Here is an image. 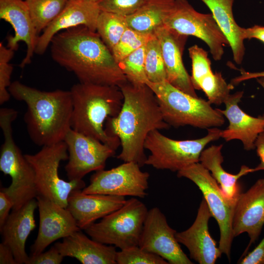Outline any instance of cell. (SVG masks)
Here are the masks:
<instances>
[{
	"mask_svg": "<svg viewBox=\"0 0 264 264\" xmlns=\"http://www.w3.org/2000/svg\"><path fill=\"white\" fill-rule=\"evenodd\" d=\"M51 56L80 83L120 88L128 81L113 54L96 31L81 25L57 33Z\"/></svg>",
	"mask_w": 264,
	"mask_h": 264,
	"instance_id": "1",
	"label": "cell"
},
{
	"mask_svg": "<svg viewBox=\"0 0 264 264\" xmlns=\"http://www.w3.org/2000/svg\"><path fill=\"white\" fill-rule=\"evenodd\" d=\"M123 102L118 115L109 118L105 125L108 134L117 136L122 149L117 158L134 162L141 167L147 159L144 143L154 130L167 129L157 98L147 85H133L128 82L119 88Z\"/></svg>",
	"mask_w": 264,
	"mask_h": 264,
	"instance_id": "2",
	"label": "cell"
},
{
	"mask_svg": "<svg viewBox=\"0 0 264 264\" xmlns=\"http://www.w3.org/2000/svg\"><path fill=\"white\" fill-rule=\"evenodd\" d=\"M11 96L24 102V121L29 136L36 145H52L64 140L71 129L73 105L70 90L43 91L19 81L8 88Z\"/></svg>",
	"mask_w": 264,
	"mask_h": 264,
	"instance_id": "3",
	"label": "cell"
},
{
	"mask_svg": "<svg viewBox=\"0 0 264 264\" xmlns=\"http://www.w3.org/2000/svg\"><path fill=\"white\" fill-rule=\"evenodd\" d=\"M70 91L73 105L71 129L116 150L120 145L119 139L108 134L104 125L121 110L123 96L120 88L80 82L73 85Z\"/></svg>",
	"mask_w": 264,
	"mask_h": 264,
	"instance_id": "4",
	"label": "cell"
},
{
	"mask_svg": "<svg viewBox=\"0 0 264 264\" xmlns=\"http://www.w3.org/2000/svg\"><path fill=\"white\" fill-rule=\"evenodd\" d=\"M146 84L154 91L163 119L170 126L208 129L220 127L225 122L223 115L208 101L186 93L167 80L156 83L147 81Z\"/></svg>",
	"mask_w": 264,
	"mask_h": 264,
	"instance_id": "5",
	"label": "cell"
},
{
	"mask_svg": "<svg viewBox=\"0 0 264 264\" xmlns=\"http://www.w3.org/2000/svg\"><path fill=\"white\" fill-rule=\"evenodd\" d=\"M207 131L204 137L184 140L170 138L159 130L151 132L144 143L145 149L150 153L145 165L158 170L177 172L191 164L199 162L200 154L205 146L221 137L222 130L218 127Z\"/></svg>",
	"mask_w": 264,
	"mask_h": 264,
	"instance_id": "6",
	"label": "cell"
},
{
	"mask_svg": "<svg viewBox=\"0 0 264 264\" xmlns=\"http://www.w3.org/2000/svg\"><path fill=\"white\" fill-rule=\"evenodd\" d=\"M148 212L143 202L132 198L84 230L93 240L120 250L138 245Z\"/></svg>",
	"mask_w": 264,
	"mask_h": 264,
	"instance_id": "7",
	"label": "cell"
},
{
	"mask_svg": "<svg viewBox=\"0 0 264 264\" xmlns=\"http://www.w3.org/2000/svg\"><path fill=\"white\" fill-rule=\"evenodd\" d=\"M24 156L34 171L38 196L66 208L70 193L86 187L83 179L66 181L60 177V164L68 158L67 145L64 141L43 146L37 153Z\"/></svg>",
	"mask_w": 264,
	"mask_h": 264,
	"instance_id": "8",
	"label": "cell"
},
{
	"mask_svg": "<svg viewBox=\"0 0 264 264\" xmlns=\"http://www.w3.org/2000/svg\"><path fill=\"white\" fill-rule=\"evenodd\" d=\"M177 176L191 180L201 191L212 216L219 227V247L230 261L231 245L234 238L232 221L235 205L226 199L216 180L200 162L193 163L178 171Z\"/></svg>",
	"mask_w": 264,
	"mask_h": 264,
	"instance_id": "9",
	"label": "cell"
},
{
	"mask_svg": "<svg viewBox=\"0 0 264 264\" xmlns=\"http://www.w3.org/2000/svg\"><path fill=\"white\" fill-rule=\"evenodd\" d=\"M164 25L180 34L195 36L203 41L216 61L222 59L224 48L229 45L212 14L198 12L187 0H175L174 7Z\"/></svg>",
	"mask_w": 264,
	"mask_h": 264,
	"instance_id": "10",
	"label": "cell"
},
{
	"mask_svg": "<svg viewBox=\"0 0 264 264\" xmlns=\"http://www.w3.org/2000/svg\"><path fill=\"white\" fill-rule=\"evenodd\" d=\"M134 162H125L110 170L96 171L90 183L82 189L86 194L144 198L148 195L149 174Z\"/></svg>",
	"mask_w": 264,
	"mask_h": 264,
	"instance_id": "11",
	"label": "cell"
},
{
	"mask_svg": "<svg viewBox=\"0 0 264 264\" xmlns=\"http://www.w3.org/2000/svg\"><path fill=\"white\" fill-rule=\"evenodd\" d=\"M0 170L12 178L10 185L0 190L11 199L12 210L19 209L37 197L34 171L13 138L5 139L1 146Z\"/></svg>",
	"mask_w": 264,
	"mask_h": 264,
	"instance_id": "12",
	"label": "cell"
},
{
	"mask_svg": "<svg viewBox=\"0 0 264 264\" xmlns=\"http://www.w3.org/2000/svg\"><path fill=\"white\" fill-rule=\"evenodd\" d=\"M64 141L68 154L65 167L68 180H80L91 172L104 169L108 159L115 153L110 145L72 129Z\"/></svg>",
	"mask_w": 264,
	"mask_h": 264,
	"instance_id": "13",
	"label": "cell"
},
{
	"mask_svg": "<svg viewBox=\"0 0 264 264\" xmlns=\"http://www.w3.org/2000/svg\"><path fill=\"white\" fill-rule=\"evenodd\" d=\"M176 230L169 225L165 215L154 207L148 210L138 246L157 255L170 264H192L177 241Z\"/></svg>",
	"mask_w": 264,
	"mask_h": 264,
	"instance_id": "14",
	"label": "cell"
},
{
	"mask_svg": "<svg viewBox=\"0 0 264 264\" xmlns=\"http://www.w3.org/2000/svg\"><path fill=\"white\" fill-rule=\"evenodd\" d=\"M40 222L37 237L31 245V255L38 254L55 241L81 230L66 208L41 196L36 198Z\"/></svg>",
	"mask_w": 264,
	"mask_h": 264,
	"instance_id": "15",
	"label": "cell"
},
{
	"mask_svg": "<svg viewBox=\"0 0 264 264\" xmlns=\"http://www.w3.org/2000/svg\"><path fill=\"white\" fill-rule=\"evenodd\" d=\"M264 225V179H258L246 192L241 193L234 206L232 228L234 237L247 233L251 245L259 238Z\"/></svg>",
	"mask_w": 264,
	"mask_h": 264,
	"instance_id": "16",
	"label": "cell"
},
{
	"mask_svg": "<svg viewBox=\"0 0 264 264\" xmlns=\"http://www.w3.org/2000/svg\"><path fill=\"white\" fill-rule=\"evenodd\" d=\"M101 11L97 3L90 0H68L62 12L39 36L35 53L43 54L54 36L69 28L84 25L96 31Z\"/></svg>",
	"mask_w": 264,
	"mask_h": 264,
	"instance_id": "17",
	"label": "cell"
},
{
	"mask_svg": "<svg viewBox=\"0 0 264 264\" xmlns=\"http://www.w3.org/2000/svg\"><path fill=\"white\" fill-rule=\"evenodd\" d=\"M166 73V80L175 87L195 97H198L182 60L187 36L179 34L163 25L155 29Z\"/></svg>",
	"mask_w": 264,
	"mask_h": 264,
	"instance_id": "18",
	"label": "cell"
},
{
	"mask_svg": "<svg viewBox=\"0 0 264 264\" xmlns=\"http://www.w3.org/2000/svg\"><path fill=\"white\" fill-rule=\"evenodd\" d=\"M212 217L207 203L203 198L192 225L176 234L178 242L188 249L190 258L199 264H214L222 254L209 231L208 222Z\"/></svg>",
	"mask_w": 264,
	"mask_h": 264,
	"instance_id": "19",
	"label": "cell"
},
{
	"mask_svg": "<svg viewBox=\"0 0 264 264\" xmlns=\"http://www.w3.org/2000/svg\"><path fill=\"white\" fill-rule=\"evenodd\" d=\"M0 18L8 22L14 31V35L7 38V46L16 51L20 42L26 45L25 56L20 64L23 68L31 62L39 36L25 1L0 0Z\"/></svg>",
	"mask_w": 264,
	"mask_h": 264,
	"instance_id": "20",
	"label": "cell"
},
{
	"mask_svg": "<svg viewBox=\"0 0 264 264\" xmlns=\"http://www.w3.org/2000/svg\"><path fill=\"white\" fill-rule=\"evenodd\" d=\"M243 94V91H237L230 94L224 103L225 110L218 109L229 121L228 127L221 132V137L226 141L240 140L244 149L250 151L255 149L258 136L264 132V115L255 117L244 112L239 106Z\"/></svg>",
	"mask_w": 264,
	"mask_h": 264,
	"instance_id": "21",
	"label": "cell"
},
{
	"mask_svg": "<svg viewBox=\"0 0 264 264\" xmlns=\"http://www.w3.org/2000/svg\"><path fill=\"white\" fill-rule=\"evenodd\" d=\"M126 201L125 197L86 194L82 190H76L69 195L66 208L77 226L85 230L97 220L120 208Z\"/></svg>",
	"mask_w": 264,
	"mask_h": 264,
	"instance_id": "22",
	"label": "cell"
},
{
	"mask_svg": "<svg viewBox=\"0 0 264 264\" xmlns=\"http://www.w3.org/2000/svg\"><path fill=\"white\" fill-rule=\"evenodd\" d=\"M37 207V200L34 198L19 209L12 210L0 228L2 242L12 249L18 264H26L28 260L25 243L28 236L36 227L34 212Z\"/></svg>",
	"mask_w": 264,
	"mask_h": 264,
	"instance_id": "23",
	"label": "cell"
},
{
	"mask_svg": "<svg viewBox=\"0 0 264 264\" xmlns=\"http://www.w3.org/2000/svg\"><path fill=\"white\" fill-rule=\"evenodd\" d=\"M54 245L64 257L75 258L83 264H116L114 246L89 239L81 230Z\"/></svg>",
	"mask_w": 264,
	"mask_h": 264,
	"instance_id": "24",
	"label": "cell"
},
{
	"mask_svg": "<svg viewBox=\"0 0 264 264\" xmlns=\"http://www.w3.org/2000/svg\"><path fill=\"white\" fill-rule=\"evenodd\" d=\"M222 144L211 146L204 149L202 152L199 162L207 169L212 176L220 184V189L230 203L235 205L241 193L238 180L242 176L248 173L254 172L253 168L242 165L239 172L233 175L227 172L223 168L221 164L223 157L221 154Z\"/></svg>",
	"mask_w": 264,
	"mask_h": 264,
	"instance_id": "25",
	"label": "cell"
},
{
	"mask_svg": "<svg viewBox=\"0 0 264 264\" xmlns=\"http://www.w3.org/2000/svg\"><path fill=\"white\" fill-rule=\"evenodd\" d=\"M208 7L217 24L227 39L233 60L241 65L243 60L245 48L243 28L239 26L233 13L235 0H200Z\"/></svg>",
	"mask_w": 264,
	"mask_h": 264,
	"instance_id": "26",
	"label": "cell"
},
{
	"mask_svg": "<svg viewBox=\"0 0 264 264\" xmlns=\"http://www.w3.org/2000/svg\"><path fill=\"white\" fill-rule=\"evenodd\" d=\"M175 0H148L133 14L126 17L128 27L140 32L153 34L164 25L172 11Z\"/></svg>",
	"mask_w": 264,
	"mask_h": 264,
	"instance_id": "27",
	"label": "cell"
},
{
	"mask_svg": "<svg viewBox=\"0 0 264 264\" xmlns=\"http://www.w3.org/2000/svg\"><path fill=\"white\" fill-rule=\"evenodd\" d=\"M128 27L126 17L101 11L97 21L96 32L111 51Z\"/></svg>",
	"mask_w": 264,
	"mask_h": 264,
	"instance_id": "28",
	"label": "cell"
},
{
	"mask_svg": "<svg viewBox=\"0 0 264 264\" xmlns=\"http://www.w3.org/2000/svg\"><path fill=\"white\" fill-rule=\"evenodd\" d=\"M68 0H25L38 34L54 20Z\"/></svg>",
	"mask_w": 264,
	"mask_h": 264,
	"instance_id": "29",
	"label": "cell"
},
{
	"mask_svg": "<svg viewBox=\"0 0 264 264\" xmlns=\"http://www.w3.org/2000/svg\"><path fill=\"white\" fill-rule=\"evenodd\" d=\"M145 69L148 81L166 80V73L159 41L154 34L145 45Z\"/></svg>",
	"mask_w": 264,
	"mask_h": 264,
	"instance_id": "30",
	"label": "cell"
},
{
	"mask_svg": "<svg viewBox=\"0 0 264 264\" xmlns=\"http://www.w3.org/2000/svg\"><path fill=\"white\" fill-rule=\"evenodd\" d=\"M145 45L129 54L118 63L128 82L146 84L148 81L145 69Z\"/></svg>",
	"mask_w": 264,
	"mask_h": 264,
	"instance_id": "31",
	"label": "cell"
},
{
	"mask_svg": "<svg viewBox=\"0 0 264 264\" xmlns=\"http://www.w3.org/2000/svg\"><path fill=\"white\" fill-rule=\"evenodd\" d=\"M211 104L220 105L224 103L234 88L231 84L226 83L220 72H213L203 77L198 84Z\"/></svg>",
	"mask_w": 264,
	"mask_h": 264,
	"instance_id": "32",
	"label": "cell"
},
{
	"mask_svg": "<svg viewBox=\"0 0 264 264\" xmlns=\"http://www.w3.org/2000/svg\"><path fill=\"white\" fill-rule=\"evenodd\" d=\"M153 34L140 32L128 27L111 51L117 62L118 63L129 54L146 45Z\"/></svg>",
	"mask_w": 264,
	"mask_h": 264,
	"instance_id": "33",
	"label": "cell"
},
{
	"mask_svg": "<svg viewBox=\"0 0 264 264\" xmlns=\"http://www.w3.org/2000/svg\"><path fill=\"white\" fill-rule=\"evenodd\" d=\"M116 264H168L161 257L145 251L138 245L117 252Z\"/></svg>",
	"mask_w": 264,
	"mask_h": 264,
	"instance_id": "34",
	"label": "cell"
},
{
	"mask_svg": "<svg viewBox=\"0 0 264 264\" xmlns=\"http://www.w3.org/2000/svg\"><path fill=\"white\" fill-rule=\"evenodd\" d=\"M188 51L192 62V82L195 89L199 90L200 81L213 72L211 62L208 58L207 52L197 44L190 47Z\"/></svg>",
	"mask_w": 264,
	"mask_h": 264,
	"instance_id": "35",
	"label": "cell"
},
{
	"mask_svg": "<svg viewBox=\"0 0 264 264\" xmlns=\"http://www.w3.org/2000/svg\"><path fill=\"white\" fill-rule=\"evenodd\" d=\"M15 51L0 43V105L8 101L11 96L8 88L11 85V75L13 67L10 61L14 56Z\"/></svg>",
	"mask_w": 264,
	"mask_h": 264,
	"instance_id": "36",
	"label": "cell"
},
{
	"mask_svg": "<svg viewBox=\"0 0 264 264\" xmlns=\"http://www.w3.org/2000/svg\"><path fill=\"white\" fill-rule=\"evenodd\" d=\"M148 0H98L97 4L102 11L127 17L133 14Z\"/></svg>",
	"mask_w": 264,
	"mask_h": 264,
	"instance_id": "37",
	"label": "cell"
},
{
	"mask_svg": "<svg viewBox=\"0 0 264 264\" xmlns=\"http://www.w3.org/2000/svg\"><path fill=\"white\" fill-rule=\"evenodd\" d=\"M64 257L54 245L48 251L29 257L26 264H60Z\"/></svg>",
	"mask_w": 264,
	"mask_h": 264,
	"instance_id": "38",
	"label": "cell"
},
{
	"mask_svg": "<svg viewBox=\"0 0 264 264\" xmlns=\"http://www.w3.org/2000/svg\"><path fill=\"white\" fill-rule=\"evenodd\" d=\"M241 264H264V238L250 252L239 262Z\"/></svg>",
	"mask_w": 264,
	"mask_h": 264,
	"instance_id": "39",
	"label": "cell"
},
{
	"mask_svg": "<svg viewBox=\"0 0 264 264\" xmlns=\"http://www.w3.org/2000/svg\"><path fill=\"white\" fill-rule=\"evenodd\" d=\"M13 204L10 198L2 191L0 192V228H1L9 216Z\"/></svg>",
	"mask_w": 264,
	"mask_h": 264,
	"instance_id": "40",
	"label": "cell"
},
{
	"mask_svg": "<svg viewBox=\"0 0 264 264\" xmlns=\"http://www.w3.org/2000/svg\"><path fill=\"white\" fill-rule=\"evenodd\" d=\"M244 40L256 39L264 43V26L255 25L249 28H243Z\"/></svg>",
	"mask_w": 264,
	"mask_h": 264,
	"instance_id": "41",
	"label": "cell"
},
{
	"mask_svg": "<svg viewBox=\"0 0 264 264\" xmlns=\"http://www.w3.org/2000/svg\"><path fill=\"white\" fill-rule=\"evenodd\" d=\"M255 146L260 163L256 167L253 168L254 172L260 170L264 171V132L258 136L255 142Z\"/></svg>",
	"mask_w": 264,
	"mask_h": 264,
	"instance_id": "42",
	"label": "cell"
},
{
	"mask_svg": "<svg viewBox=\"0 0 264 264\" xmlns=\"http://www.w3.org/2000/svg\"><path fill=\"white\" fill-rule=\"evenodd\" d=\"M0 264H18L12 249L3 242L0 243Z\"/></svg>",
	"mask_w": 264,
	"mask_h": 264,
	"instance_id": "43",
	"label": "cell"
},
{
	"mask_svg": "<svg viewBox=\"0 0 264 264\" xmlns=\"http://www.w3.org/2000/svg\"><path fill=\"white\" fill-rule=\"evenodd\" d=\"M260 77H264V71L251 72L241 70V75L233 78L231 81V84L234 86V85H237L244 81Z\"/></svg>",
	"mask_w": 264,
	"mask_h": 264,
	"instance_id": "44",
	"label": "cell"
},
{
	"mask_svg": "<svg viewBox=\"0 0 264 264\" xmlns=\"http://www.w3.org/2000/svg\"><path fill=\"white\" fill-rule=\"evenodd\" d=\"M257 82L263 87L264 89V77H260L256 78Z\"/></svg>",
	"mask_w": 264,
	"mask_h": 264,
	"instance_id": "45",
	"label": "cell"
},
{
	"mask_svg": "<svg viewBox=\"0 0 264 264\" xmlns=\"http://www.w3.org/2000/svg\"><path fill=\"white\" fill-rule=\"evenodd\" d=\"M91 0V1H94V2H97L98 1V0Z\"/></svg>",
	"mask_w": 264,
	"mask_h": 264,
	"instance_id": "46",
	"label": "cell"
}]
</instances>
